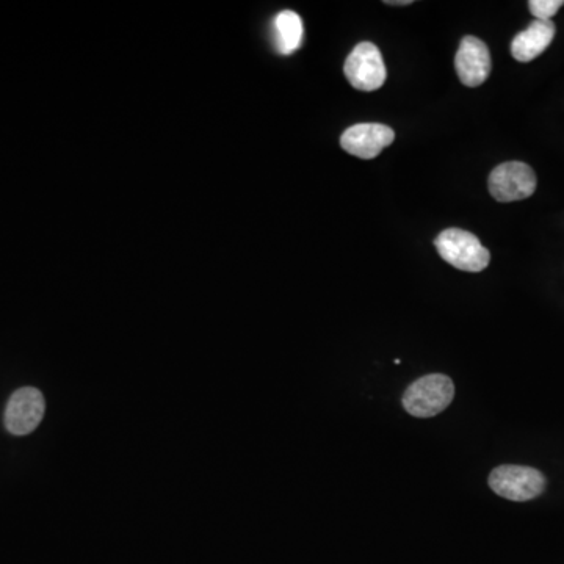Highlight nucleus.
Segmentation results:
<instances>
[{
  "label": "nucleus",
  "instance_id": "423d86ee",
  "mask_svg": "<svg viewBox=\"0 0 564 564\" xmlns=\"http://www.w3.org/2000/svg\"><path fill=\"white\" fill-rule=\"evenodd\" d=\"M489 192L499 203L530 198L536 190V174L527 163L507 162L492 170Z\"/></svg>",
  "mask_w": 564,
  "mask_h": 564
},
{
  "label": "nucleus",
  "instance_id": "f257e3e1",
  "mask_svg": "<svg viewBox=\"0 0 564 564\" xmlns=\"http://www.w3.org/2000/svg\"><path fill=\"white\" fill-rule=\"evenodd\" d=\"M455 397V384L449 376L431 373L414 381L403 395V406L411 416L428 419L449 408Z\"/></svg>",
  "mask_w": 564,
  "mask_h": 564
},
{
  "label": "nucleus",
  "instance_id": "6e6552de",
  "mask_svg": "<svg viewBox=\"0 0 564 564\" xmlns=\"http://www.w3.org/2000/svg\"><path fill=\"white\" fill-rule=\"evenodd\" d=\"M456 73L461 84L474 88L485 84L491 74V54L480 38L466 37L455 57Z\"/></svg>",
  "mask_w": 564,
  "mask_h": 564
},
{
  "label": "nucleus",
  "instance_id": "0eeeda50",
  "mask_svg": "<svg viewBox=\"0 0 564 564\" xmlns=\"http://www.w3.org/2000/svg\"><path fill=\"white\" fill-rule=\"evenodd\" d=\"M395 132L391 127L378 123H361L348 127L340 138V146L358 159L370 160L380 156L381 151L391 146Z\"/></svg>",
  "mask_w": 564,
  "mask_h": 564
},
{
  "label": "nucleus",
  "instance_id": "20e7f679",
  "mask_svg": "<svg viewBox=\"0 0 564 564\" xmlns=\"http://www.w3.org/2000/svg\"><path fill=\"white\" fill-rule=\"evenodd\" d=\"M344 73L356 90L375 91L383 87L387 73L380 49L369 41L359 43L348 55Z\"/></svg>",
  "mask_w": 564,
  "mask_h": 564
},
{
  "label": "nucleus",
  "instance_id": "f03ea898",
  "mask_svg": "<svg viewBox=\"0 0 564 564\" xmlns=\"http://www.w3.org/2000/svg\"><path fill=\"white\" fill-rule=\"evenodd\" d=\"M434 245L447 264L463 272H483L491 262V254L477 235L463 229H445L436 237Z\"/></svg>",
  "mask_w": 564,
  "mask_h": 564
},
{
  "label": "nucleus",
  "instance_id": "9b49d317",
  "mask_svg": "<svg viewBox=\"0 0 564 564\" xmlns=\"http://www.w3.org/2000/svg\"><path fill=\"white\" fill-rule=\"evenodd\" d=\"M563 5V0H530L528 2L530 13L538 21H550V18H554Z\"/></svg>",
  "mask_w": 564,
  "mask_h": 564
},
{
  "label": "nucleus",
  "instance_id": "7ed1b4c3",
  "mask_svg": "<svg viewBox=\"0 0 564 564\" xmlns=\"http://www.w3.org/2000/svg\"><path fill=\"white\" fill-rule=\"evenodd\" d=\"M489 486L503 499L527 502L543 494L546 478L533 467L500 466L489 475Z\"/></svg>",
  "mask_w": 564,
  "mask_h": 564
},
{
  "label": "nucleus",
  "instance_id": "9d476101",
  "mask_svg": "<svg viewBox=\"0 0 564 564\" xmlns=\"http://www.w3.org/2000/svg\"><path fill=\"white\" fill-rule=\"evenodd\" d=\"M303 35V21L295 11H281L273 21V41H275L276 51L281 55L297 52L303 43Z\"/></svg>",
  "mask_w": 564,
  "mask_h": 564
},
{
  "label": "nucleus",
  "instance_id": "39448f33",
  "mask_svg": "<svg viewBox=\"0 0 564 564\" xmlns=\"http://www.w3.org/2000/svg\"><path fill=\"white\" fill-rule=\"evenodd\" d=\"M46 413V402L37 387H21L11 395L5 408L4 423L8 433L27 436L37 430Z\"/></svg>",
  "mask_w": 564,
  "mask_h": 564
},
{
  "label": "nucleus",
  "instance_id": "1a4fd4ad",
  "mask_svg": "<svg viewBox=\"0 0 564 564\" xmlns=\"http://www.w3.org/2000/svg\"><path fill=\"white\" fill-rule=\"evenodd\" d=\"M555 38V24L552 21H533L524 32L514 37L511 54L517 62L527 63L543 54Z\"/></svg>",
  "mask_w": 564,
  "mask_h": 564
},
{
  "label": "nucleus",
  "instance_id": "f8f14e48",
  "mask_svg": "<svg viewBox=\"0 0 564 564\" xmlns=\"http://www.w3.org/2000/svg\"><path fill=\"white\" fill-rule=\"evenodd\" d=\"M387 5H409L411 0H387Z\"/></svg>",
  "mask_w": 564,
  "mask_h": 564
}]
</instances>
